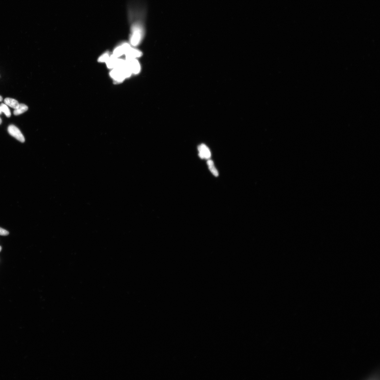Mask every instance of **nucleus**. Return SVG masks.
<instances>
[{
    "mask_svg": "<svg viewBox=\"0 0 380 380\" xmlns=\"http://www.w3.org/2000/svg\"><path fill=\"white\" fill-rule=\"evenodd\" d=\"M145 30L144 24L140 20L133 22L131 26V34L130 37V44L133 47H136L140 44L143 40Z\"/></svg>",
    "mask_w": 380,
    "mask_h": 380,
    "instance_id": "1",
    "label": "nucleus"
},
{
    "mask_svg": "<svg viewBox=\"0 0 380 380\" xmlns=\"http://www.w3.org/2000/svg\"><path fill=\"white\" fill-rule=\"evenodd\" d=\"M109 76L114 81L120 83L123 82L126 79L122 69L115 68L112 69L109 73Z\"/></svg>",
    "mask_w": 380,
    "mask_h": 380,
    "instance_id": "2",
    "label": "nucleus"
},
{
    "mask_svg": "<svg viewBox=\"0 0 380 380\" xmlns=\"http://www.w3.org/2000/svg\"><path fill=\"white\" fill-rule=\"evenodd\" d=\"M9 134L13 136L21 142L24 143L25 140V137L18 128L14 125H10L7 128Z\"/></svg>",
    "mask_w": 380,
    "mask_h": 380,
    "instance_id": "3",
    "label": "nucleus"
},
{
    "mask_svg": "<svg viewBox=\"0 0 380 380\" xmlns=\"http://www.w3.org/2000/svg\"><path fill=\"white\" fill-rule=\"evenodd\" d=\"M143 55L141 51L132 47L125 53V60L129 61L133 59H137Z\"/></svg>",
    "mask_w": 380,
    "mask_h": 380,
    "instance_id": "4",
    "label": "nucleus"
},
{
    "mask_svg": "<svg viewBox=\"0 0 380 380\" xmlns=\"http://www.w3.org/2000/svg\"><path fill=\"white\" fill-rule=\"evenodd\" d=\"M126 61L132 71V74L138 75L140 73L141 69V65L137 59H133Z\"/></svg>",
    "mask_w": 380,
    "mask_h": 380,
    "instance_id": "5",
    "label": "nucleus"
},
{
    "mask_svg": "<svg viewBox=\"0 0 380 380\" xmlns=\"http://www.w3.org/2000/svg\"><path fill=\"white\" fill-rule=\"evenodd\" d=\"M199 156L202 159H208L211 157L210 149L204 144H202L198 147Z\"/></svg>",
    "mask_w": 380,
    "mask_h": 380,
    "instance_id": "6",
    "label": "nucleus"
},
{
    "mask_svg": "<svg viewBox=\"0 0 380 380\" xmlns=\"http://www.w3.org/2000/svg\"><path fill=\"white\" fill-rule=\"evenodd\" d=\"M125 53L126 49L122 43L115 48L112 55L117 58H120L122 56L125 55Z\"/></svg>",
    "mask_w": 380,
    "mask_h": 380,
    "instance_id": "7",
    "label": "nucleus"
},
{
    "mask_svg": "<svg viewBox=\"0 0 380 380\" xmlns=\"http://www.w3.org/2000/svg\"><path fill=\"white\" fill-rule=\"evenodd\" d=\"M118 58L114 57L112 54L111 55L110 57H109L108 60L105 63L107 67L111 69L116 68Z\"/></svg>",
    "mask_w": 380,
    "mask_h": 380,
    "instance_id": "8",
    "label": "nucleus"
},
{
    "mask_svg": "<svg viewBox=\"0 0 380 380\" xmlns=\"http://www.w3.org/2000/svg\"><path fill=\"white\" fill-rule=\"evenodd\" d=\"M4 103L7 106H9L11 108H12L15 109L18 108L20 104L19 103L18 101L15 100V99L11 98H5L4 100Z\"/></svg>",
    "mask_w": 380,
    "mask_h": 380,
    "instance_id": "9",
    "label": "nucleus"
},
{
    "mask_svg": "<svg viewBox=\"0 0 380 380\" xmlns=\"http://www.w3.org/2000/svg\"><path fill=\"white\" fill-rule=\"evenodd\" d=\"M28 108L25 104H20L19 106L16 109H15L13 111V114L15 116L22 114L28 110Z\"/></svg>",
    "mask_w": 380,
    "mask_h": 380,
    "instance_id": "10",
    "label": "nucleus"
},
{
    "mask_svg": "<svg viewBox=\"0 0 380 380\" xmlns=\"http://www.w3.org/2000/svg\"><path fill=\"white\" fill-rule=\"evenodd\" d=\"M207 164L211 172L216 177L218 176L219 175L218 171L216 169V168L215 167L214 165V163L212 160H208L207 162Z\"/></svg>",
    "mask_w": 380,
    "mask_h": 380,
    "instance_id": "11",
    "label": "nucleus"
},
{
    "mask_svg": "<svg viewBox=\"0 0 380 380\" xmlns=\"http://www.w3.org/2000/svg\"><path fill=\"white\" fill-rule=\"evenodd\" d=\"M2 112H3L7 118H9L11 116V113L8 107L6 104L2 103L0 105Z\"/></svg>",
    "mask_w": 380,
    "mask_h": 380,
    "instance_id": "12",
    "label": "nucleus"
},
{
    "mask_svg": "<svg viewBox=\"0 0 380 380\" xmlns=\"http://www.w3.org/2000/svg\"><path fill=\"white\" fill-rule=\"evenodd\" d=\"M111 55L108 52H106L103 53L100 57L98 59V62L100 63H105L107 62L110 57Z\"/></svg>",
    "mask_w": 380,
    "mask_h": 380,
    "instance_id": "13",
    "label": "nucleus"
},
{
    "mask_svg": "<svg viewBox=\"0 0 380 380\" xmlns=\"http://www.w3.org/2000/svg\"><path fill=\"white\" fill-rule=\"evenodd\" d=\"M9 234V232L7 230L0 227V235L5 236V235H7Z\"/></svg>",
    "mask_w": 380,
    "mask_h": 380,
    "instance_id": "14",
    "label": "nucleus"
},
{
    "mask_svg": "<svg viewBox=\"0 0 380 380\" xmlns=\"http://www.w3.org/2000/svg\"><path fill=\"white\" fill-rule=\"evenodd\" d=\"M2 97L0 95V102L2 101Z\"/></svg>",
    "mask_w": 380,
    "mask_h": 380,
    "instance_id": "15",
    "label": "nucleus"
},
{
    "mask_svg": "<svg viewBox=\"0 0 380 380\" xmlns=\"http://www.w3.org/2000/svg\"><path fill=\"white\" fill-rule=\"evenodd\" d=\"M2 123V120L1 119V118H0V125Z\"/></svg>",
    "mask_w": 380,
    "mask_h": 380,
    "instance_id": "16",
    "label": "nucleus"
},
{
    "mask_svg": "<svg viewBox=\"0 0 380 380\" xmlns=\"http://www.w3.org/2000/svg\"><path fill=\"white\" fill-rule=\"evenodd\" d=\"M2 111H1V108H0V115H1V114H2Z\"/></svg>",
    "mask_w": 380,
    "mask_h": 380,
    "instance_id": "17",
    "label": "nucleus"
},
{
    "mask_svg": "<svg viewBox=\"0 0 380 380\" xmlns=\"http://www.w3.org/2000/svg\"><path fill=\"white\" fill-rule=\"evenodd\" d=\"M1 250H2V247H1V246H0V252H1Z\"/></svg>",
    "mask_w": 380,
    "mask_h": 380,
    "instance_id": "18",
    "label": "nucleus"
}]
</instances>
